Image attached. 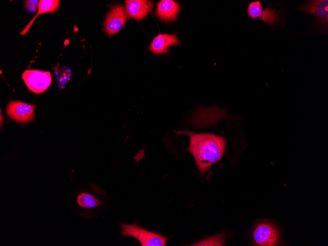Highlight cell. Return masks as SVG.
I'll return each mask as SVG.
<instances>
[{"instance_id":"cell-12","label":"cell","mask_w":328,"mask_h":246,"mask_svg":"<svg viewBox=\"0 0 328 246\" xmlns=\"http://www.w3.org/2000/svg\"><path fill=\"white\" fill-rule=\"evenodd\" d=\"M60 0H40L38 4V10L36 14L29 21L28 24L21 31L20 34L21 35H25L30 29L31 25L36 19V18L41 14L51 12L53 13L56 12L59 7Z\"/></svg>"},{"instance_id":"cell-2","label":"cell","mask_w":328,"mask_h":246,"mask_svg":"<svg viewBox=\"0 0 328 246\" xmlns=\"http://www.w3.org/2000/svg\"><path fill=\"white\" fill-rule=\"evenodd\" d=\"M121 236H129L136 239L142 246H165L168 238L160 234L149 231L142 228L137 223L120 224Z\"/></svg>"},{"instance_id":"cell-10","label":"cell","mask_w":328,"mask_h":246,"mask_svg":"<svg viewBox=\"0 0 328 246\" xmlns=\"http://www.w3.org/2000/svg\"><path fill=\"white\" fill-rule=\"evenodd\" d=\"M126 9L129 16L137 21L146 17L152 11L154 4L147 0H125Z\"/></svg>"},{"instance_id":"cell-7","label":"cell","mask_w":328,"mask_h":246,"mask_svg":"<svg viewBox=\"0 0 328 246\" xmlns=\"http://www.w3.org/2000/svg\"><path fill=\"white\" fill-rule=\"evenodd\" d=\"M35 105L10 99L6 108L8 116L19 123L28 122L35 117Z\"/></svg>"},{"instance_id":"cell-11","label":"cell","mask_w":328,"mask_h":246,"mask_svg":"<svg viewBox=\"0 0 328 246\" xmlns=\"http://www.w3.org/2000/svg\"><path fill=\"white\" fill-rule=\"evenodd\" d=\"M180 44L176 34L160 33L153 39L148 50L154 54L168 53L169 47Z\"/></svg>"},{"instance_id":"cell-16","label":"cell","mask_w":328,"mask_h":246,"mask_svg":"<svg viewBox=\"0 0 328 246\" xmlns=\"http://www.w3.org/2000/svg\"><path fill=\"white\" fill-rule=\"evenodd\" d=\"M39 1L35 0H27L25 1V7L27 10L30 12L36 11Z\"/></svg>"},{"instance_id":"cell-4","label":"cell","mask_w":328,"mask_h":246,"mask_svg":"<svg viewBox=\"0 0 328 246\" xmlns=\"http://www.w3.org/2000/svg\"><path fill=\"white\" fill-rule=\"evenodd\" d=\"M22 79L28 88L36 94L46 91L52 82L49 72L36 69L26 70L22 75Z\"/></svg>"},{"instance_id":"cell-14","label":"cell","mask_w":328,"mask_h":246,"mask_svg":"<svg viewBox=\"0 0 328 246\" xmlns=\"http://www.w3.org/2000/svg\"><path fill=\"white\" fill-rule=\"evenodd\" d=\"M263 10V5L260 1H253L248 6L247 10L248 16L254 19L259 18Z\"/></svg>"},{"instance_id":"cell-6","label":"cell","mask_w":328,"mask_h":246,"mask_svg":"<svg viewBox=\"0 0 328 246\" xmlns=\"http://www.w3.org/2000/svg\"><path fill=\"white\" fill-rule=\"evenodd\" d=\"M253 237L256 246H273L278 242L279 233L273 224L262 221L255 227Z\"/></svg>"},{"instance_id":"cell-8","label":"cell","mask_w":328,"mask_h":246,"mask_svg":"<svg viewBox=\"0 0 328 246\" xmlns=\"http://www.w3.org/2000/svg\"><path fill=\"white\" fill-rule=\"evenodd\" d=\"M128 17L122 5H115L108 13L103 24V29L110 37L118 32L124 26Z\"/></svg>"},{"instance_id":"cell-15","label":"cell","mask_w":328,"mask_h":246,"mask_svg":"<svg viewBox=\"0 0 328 246\" xmlns=\"http://www.w3.org/2000/svg\"><path fill=\"white\" fill-rule=\"evenodd\" d=\"M225 236L223 234H218L206 239L193 246H223Z\"/></svg>"},{"instance_id":"cell-5","label":"cell","mask_w":328,"mask_h":246,"mask_svg":"<svg viewBox=\"0 0 328 246\" xmlns=\"http://www.w3.org/2000/svg\"><path fill=\"white\" fill-rule=\"evenodd\" d=\"M297 10L311 15L316 19L318 25L324 30L328 26V0H312L299 6Z\"/></svg>"},{"instance_id":"cell-13","label":"cell","mask_w":328,"mask_h":246,"mask_svg":"<svg viewBox=\"0 0 328 246\" xmlns=\"http://www.w3.org/2000/svg\"><path fill=\"white\" fill-rule=\"evenodd\" d=\"M281 18V17L278 11L271 7H265L259 18L260 20L270 26L278 23Z\"/></svg>"},{"instance_id":"cell-3","label":"cell","mask_w":328,"mask_h":246,"mask_svg":"<svg viewBox=\"0 0 328 246\" xmlns=\"http://www.w3.org/2000/svg\"><path fill=\"white\" fill-rule=\"evenodd\" d=\"M104 198L102 190L98 186L92 185L90 190L79 192L76 196L75 202L80 209L89 215L102 209L104 206Z\"/></svg>"},{"instance_id":"cell-1","label":"cell","mask_w":328,"mask_h":246,"mask_svg":"<svg viewBox=\"0 0 328 246\" xmlns=\"http://www.w3.org/2000/svg\"><path fill=\"white\" fill-rule=\"evenodd\" d=\"M177 135L184 134L190 138L189 151L195 161L201 174L223 155L225 140L222 137L209 133H196L189 131H176Z\"/></svg>"},{"instance_id":"cell-9","label":"cell","mask_w":328,"mask_h":246,"mask_svg":"<svg viewBox=\"0 0 328 246\" xmlns=\"http://www.w3.org/2000/svg\"><path fill=\"white\" fill-rule=\"evenodd\" d=\"M181 9V7L177 2L172 0H162L157 3L155 14L164 22L175 21Z\"/></svg>"}]
</instances>
